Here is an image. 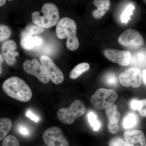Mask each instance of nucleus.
Masks as SVG:
<instances>
[{
	"label": "nucleus",
	"mask_w": 146,
	"mask_h": 146,
	"mask_svg": "<svg viewBox=\"0 0 146 146\" xmlns=\"http://www.w3.org/2000/svg\"><path fill=\"white\" fill-rule=\"evenodd\" d=\"M3 89L7 96L18 101L27 102L32 97L31 89L26 82L17 77H12L6 80Z\"/></svg>",
	"instance_id": "nucleus-1"
},
{
	"label": "nucleus",
	"mask_w": 146,
	"mask_h": 146,
	"mask_svg": "<svg viewBox=\"0 0 146 146\" xmlns=\"http://www.w3.org/2000/svg\"><path fill=\"white\" fill-rule=\"evenodd\" d=\"M76 24L75 22L69 18H61L56 25L57 37L60 39L67 38L66 46L71 51H75L79 48V42L77 36Z\"/></svg>",
	"instance_id": "nucleus-2"
},
{
	"label": "nucleus",
	"mask_w": 146,
	"mask_h": 146,
	"mask_svg": "<svg viewBox=\"0 0 146 146\" xmlns=\"http://www.w3.org/2000/svg\"><path fill=\"white\" fill-rule=\"evenodd\" d=\"M33 23L43 28H50L59 21L60 15L57 7L51 3H46L42 6L41 12L35 11L32 14Z\"/></svg>",
	"instance_id": "nucleus-3"
},
{
	"label": "nucleus",
	"mask_w": 146,
	"mask_h": 146,
	"mask_svg": "<svg viewBox=\"0 0 146 146\" xmlns=\"http://www.w3.org/2000/svg\"><path fill=\"white\" fill-rule=\"evenodd\" d=\"M85 111L86 107L83 102L80 100H76L68 108L59 109L57 112V117L63 123L72 124L77 119L83 115Z\"/></svg>",
	"instance_id": "nucleus-4"
},
{
	"label": "nucleus",
	"mask_w": 146,
	"mask_h": 146,
	"mask_svg": "<svg viewBox=\"0 0 146 146\" xmlns=\"http://www.w3.org/2000/svg\"><path fill=\"white\" fill-rule=\"evenodd\" d=\"M116 91L112 89L100 88L91 96V104L96 109H105L113 104L118 99Z\"/></svg>",
	"instance_id": "nucleus-5"
},
{
	"label": "nucleus",
	"mask_w": 146,
	"mask_h": 146,
	"mask_svg": "<svg viewBox=\"0 0 146 146\" xmlns=\"http://www.w3.org/2000/svg\"><path fill=\"white\" fill-rule=\"evenodd\" d=\"M43 141L48 146H69L68 140L59 127H52L43 133Z\"/></svg>",
	"instance_id": "nucleus-6"
},
{
	"label": "nucleus",
	"mask_w": 146,
	"mask_h": 146,
	"mask_svg": "<svg viewBox=\"0 0 146 146\" xmlns=\"http://www.w3.org/2000/svg\"><path fill=\"white\" fill-rule=\"evenodd\" d=\"M143 72L138 68H132L121 73L119 76V80L121 84L125 87L130 86L137 88L142 83Z\"/></svg>",
	"instance_id": "nucleus-7"
},
{
	"label": "nucleus",
	"mask_w": 146,
	"mask_h": 146,
	"mask_svg": "<svg viewBox=\"0 0 146 146\" xmlns=\"http://www.w3.org/2000/svg\"><path fill=\"white\" fill-rule=\"evenodd\" d=\"M23 66L26 72L36 77L42 83L46 84L49 82L50 78L42 64L36 59L25 60Z\"/></svg>",
	"instance_id": "nucleus-8"
},
{
	"label": "nucleus",
	"mask_w": 146,
	"mask_h": 146,
	"mask_svg": "<svg viewBox=\"0 0 146 146\" xmlns=\"http://www.w3.org/2000/svg\"><path fill=\"white\" fill-rule=\"evenodd\" d=\"M40 60L53 83L58 84L63 82L64 79L63 73L51 58L46 56L43 55L40 58Z\"/></svg>",
	"instance_id": "nucleus-9"
},
{
	"label": "nucleus",
	"mask_w": 146,
	"mask_h": 146,
	"mask_svg": "<svg viewBox=\"0 0 146 146\" xmlns=\"http://www.w3.org/2000/svg\"><path fill=\"white\" fill-rule=\"evenodd\" d=\"M118 42L125 46L138 47L143 44L144 39L137 31L128 29L119 36Z\"/></svg>",
	"instance_id": "nucleus-10"
},
{
	"label": "nucleus",
	"mask_w": 146,
	"mask_h": 146,
	"mask_svg": "<svg viewBox=\"0 0 146 146\" xmlns=\"http://www.w3.org/2000/svg\"><path fill=\"white\" fill-rule=\"evenodd\" d=\"M104 53L108 60L122 66H127L131 62V53L129 52L107 49Z\"/></svg>",
	"instance_id": "nucleus-11"
},
{
	"label": "nucleus",
	"mask_w": 146,
	"mask_h": 146,
	"mask_svg": "<svg viewBox=\"0 0 146 146\" xmlns=\"http://www.w3.org/2000/svg\"><path fill=\"white\" fill-rule=\"evenodd\" d=\"M123 137L127 146H146L145 136L141 130L126 131L124 133Z\"/></svg>",
	"instance_id": "nucleus-12"
},
{
	"label": "nucleus",
	"mask_w": 146,
	"mask_h": 146,
	"mask_svg": "<svg viewBox=\"0 0 146 146\" xmlns=\"http://www.w3.org/2000/svg\"><path fill=\"white\" fill-rule=\"evenodd\" d=\"M17 45L15 41L9 40L3 44L1 51L3 56L7 63L10 66L15 65L16 62V57L19 56L17 49Z\"/></svg>",
	"instance_id": "nucleus-13"
},
{
	"label": "nucleus",
	"mask_w": 146,
	"mask_h": 146,
	"mask_svg": "<svg viewBox=\"0 0 146 146\" xmlns=\"http://www.w3.org/2000/svg\"><path fill=\"white\" fill-rule=\"evenodd\" d=\"M93 3L94 5L97 7V9L93 11L92 16L96 20H100L109 10L110 0H94Z\"/></svg>",
	"instance_id": "nucleus-14"
},
{
	"label": "nucleus",
	"mask_w": 146,
	"mask_h": 146,
	"mask_svg": "<svg viewBox=\"0 0 146 146\" xmlns=\"http://www.w3.org/2000/svg\"><path fill=\"white\" fill-rule=\"evenodd\" d=\"M43 40L38 36L29 35L21 39V45L25 49H33L36 47L40 46L42 45Z\"/></svg>",
	"instance_id": "nucleus-15"
},
{
	"label": "nucleus",
	"mask_w": 146,
	"mask_h": 146,
	"mask_svg": "<svg viewBox=\"0 0 146 146\" xmlns=\"http://www.w3.org/2000/svg\"><path fill=\"white\" fill-rule=\"evenodd\" d=\"M138 116L135 113L129 112L123 119L122 125L125 129H129L138 125Z\"/></svg>",
	"instance_id": "nucleus-16"
},
{
	"label": "nucleus",
	"mask_w": 146,
	"mask_h": 146,
	"mask_svg": "<svg viewBox=\"0 0 146 146\" xmlns=\"http://www.w3.org/2000/svg\"><path fill=\"white\" fill-rule=\"evenodd\" d=\"M130 64L133 66V68L141 69L146 68L145 51L141 52L137 54L131 55V62Z\"/></svg>",
	"instance_id": "nucleus-17"
},
{
	"label": "nucleus",
	"mask_w": 146,
	"mask_h": 146,
	"mask_svg": "<svg viewBox=\"0 0 146 146\" xmlns=\"http://www.w3.org/2000/svg\"><path fill=\"white\" fill-rule=\"evenodd\" d=\"M106 114L110 123L118 124L121 120V114L117 111V106L115 104L111 105L106 108Z\"/></svg>",
	"instance_id": "nucleus-18"
},
{
	"label": "nucleus",
	"mask_w": 146,
	"mask_h": 146,
	"mask_svg": "<svg viewBox=\"0 0 146 146\" xmlns=\"http://www.w3.org/2000/svg\"><path fill=\"white\" fill-rule=\"evenodd\" d=\"M12 127V123L10 119L7 118L0 119V141L7 136Z\"/></svg>",
	"instance_id": "nucleus-19"
},
{
	"label": "nucleus",
	"mask_w": 146,
	"mask_h": 146,
	"mask_svg": "<svg viewBox=\"0 0 146 146\" xmlns=\"http://www.w3.org/2000/svg\"><path fill=\"white\" fill-rule=\"evenodd\" d=\"M90 65L87 63H80L73 68L70 73V77L72 79H75L81 75L82 74L88 70Z\"/></svg>",
	"instance_id": "nucleus-20"
},
{
	"label": "nucleus",
	"mask_w": 146,
	"mask_h": 146,
	"mask_svg": "<svg viewBox=\"0 0 146 146\" xmlns=\"http://www.w3.org/2000/svg\"><path fill=\"white\" fill-rule=\"evenodd\" d=\"M131 107L133 110H138L140 115L143 117L146 116V100H133L130 103Z\"/></svg>",
	"instance_id": "nucleus-21"
},
{
	"label": "nucleus",
	"mask_w": 146,
	"mask_h": 146,
	"mask_svg": "<svg viewBox=\"0 0 146 146\" xmlns=\"http://www.w3.org/2000/svg\"><path fill=\"white\" fill-rule=\"evenodd\" d=\"M44 29L38 26H28L21 33V39L29 35H36L44 32Z\"/></svg>",
	"instance_id": "nucleus-22"
},
{
	"label": "nucleus",
	"mask_w": 146,
	"mask_h": 146,
	"mask_svg": "<svg viewBox=\"0 0 146 146\" xmlns=\"http://www.w3.org/2000/svg\"><path fill=\"white\" fill-rule=\"evenodd\" d=\"M135 7L132 5H129L127 7L121 16V21L123 23H127L130 20V17L133 14V11Z\"/></svg>",
	"instance_id": "nucleus-23"
},
{
	"label": "nucleus",
	"mask_w": 146,
	"mask_h": 146,
	"mask_svg": "<svg viewBox=\"0 0 146 146\" xmlns=\"http://www.w3.org/2000/svg\"><path fill=\"white\" fill-rule=\"evenodd\" d=\"M104 80L105 83L108 86L115 87L117 85L118 78L114 73L110 72L106 74L105 76Z\"/></svg>",
	"instance_id": "nucleus-24"
},
{
	"label": "nucleus",
	"mask_w": 146,
	"mask_h": 146,
	"mask_svg": "<svg viewBox=\"0 0 146 146\" xmlns=\"http://www.w3.org/2000/svg\"><path fill=\"white\" fill-rule=\"evenodd\" d=\"M88 119L94 131H98L99 130L100 128V123L98 121L97 115L94 112H89L88 115Z\"/></svg>",
	"instance_id": "nucleus-25"
},
{
	"label": "nucleus",
	"mask_w": 146,
	"mask_h": 146,
	"mask_svg": "<svg viewBox=\"0 0 146 146\" xmlns=\"http://www.w3.org/2000/svg\"><path fill=\"white\" fill-rule=\"evenodd\" d=\"M11 31L7 26L0 25V42H3L10 37Z\"/></svg>",
	"instance_id": "nucleus-26"
},
{
	"label": "nucleus",
	"mask_w": 146,
	"mask_h": 146,
	"mask_svg": "<svg viewBox=\"0 0 146 146\" xmlns=\"http://www.w3.org/2000/svg\"><path fill=\"white\" fill-rule=\"evenodd\" d=\"M2 146H20L18 139L13 135H8L4 138Z\"/></svg>",
	"instance_id": "nucleus-27"
},
{
	"label": "nucleus",
	"mask_w": 146,
	"mask_h": 146,
	"mask_svg": "<svg viewBox=\"0 0 146 146\" xmlns=\"http://www.w3.org/2000/svg\"><path fill=\"white\" fill-rule=\"evenodd\" d=\"M109 146H127L124 140L120 137L113 138L109 141Z\"/></svg>",
	"instance_id": "nucleus-28"
},
{
	"label": "nucleus",
	"mask_w": 146,
	"mask_h": 146,
	"mask_svg": "<svg viewBox=\"0 0 146 146\" xmlns=\"http://www.w3.org/2000/svg\"><path fill=\"white\" fill-rule=\"evenodd\" d=\"M18 132L22 136L25 137H28L30 136L31 131L28 127L26 126L19 125L18 126Z\"/></svg>",
	"instance_id": "nucleus-29"
},
{
	"label": "nucleus",
	"mask_w": 146,
	"mask_h": 146,
	"mask_svg": "<svg viewBox=\"0 0 146 146\" xmlns=\"http://www.w3.org/2000/svg\"><path fill=\"white\" fill-rule=\"evenodd\" d=\"M26 116L30 119L32 121H33L36 123L39 122V120H40V118L38 116L35 115L34 113L31 110H28L27 111Z\"/></svg>",
	"instance_id": "nucleus-30"
},
{
	"label": "nucleus",
	"mask_w": 146,
	"mask_h": 146,
	"mask_svg": "<svg viewBox=\"0 0 146 146\" xmlns=\"http://www.w3.org/2000/svg\"><path fill=\"white\" fill-rule=\"evenodd\" d=\"M108 129L110 133L115 134L117 133L119 131V125L118 124H113L108 123Z\"/></svg>",
	"instance_id": "nucleus-31"
},
{
	"label": "nucleus",
	"mask_w": 146,
	"mask_h": 146,
	"mask_svg": "<svg viewBox=\"0 0 146 146\" xmlns=\"http://www.w3.org/2000/svg\"><path fill=\"white\" fill-rule=\"evenodd\" d=\"M3 61V56L0 54V75H1V74L2 72L3 68L2 65Z\"/></svg>",
	"instance_id": "nucleus-32"
},
{
	"label": "nucleus",
	"mask_w": 146,
	"mask_h": 146,
	"mask_svg": "<svg viewBox=\"0 0 146 146\" xmlns=\"http://www.w3.org/2000/svg\"><path fill=\"white\" fill-rule=\"evenodd\" d=\"M146 69L143 70V76H142V78H143V80L144 83L145 84V85L146 84Z\"/></svg>",
	"instance_id": "nucleus-33"
},
{
	"label": "nucleus",
	"mask_w": 146,
	"mask_h": 146,
	"mask_svg": "<svg viewBox=\"0 0 146 146\" xmlns=\"http://www.w3.org/2000/svg\"><path fill=\"white\" fill-rule=\"evenodd\" d=\"M6 2V0H0V7L4 5Z\"/></svg>",
	"instance_id": "nucleus-34"
},
{
	"label": "nucleus",
	"mask_w": 146,
	"mask_h": 146,
	"mask_svg": "<svg viewBox=\"0 0 146 146\" xmlns=\"http://www.w3.org/2000/svg\"><path fill=\"white\" fill-rule=\"evenodd\" d=\"M8 1H13V0H7Z\"/></svg>",
	"instance_id": "nucleus-35"
}]
</instances>
